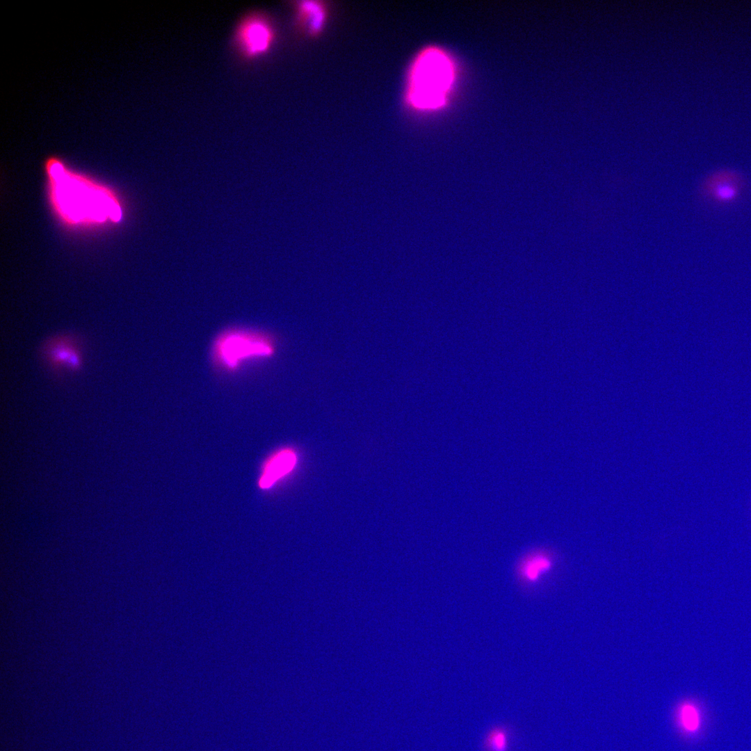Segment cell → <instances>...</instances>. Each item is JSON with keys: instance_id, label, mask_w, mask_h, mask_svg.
I'll list each match as a JSON object with an SVG mask.
<instances>
[{"instance_id": "1", "label": "cell", "mask_w": 751, "mask_h": 751, "mask_svg": "<svg viewBox=\"0 0 751 751\" xmlns=\"http://www.w3.org/2000/svg\"><path fill=\"white\" fill-rule=\"evenodd\" d=\"M45 170L50 204L65 225L95 226L122 220L120 200L105 184L71 170L55 156L47 159Z\"/></svg>"}, {"instance_id": "2", "label": "cell", "mask_w": 751, "mask_h": 751, "mask_svg": "<svg viewBox=\"0 0 751 751\" xmlns=\"http://www.w3.org/2000/svg\"><path fill=\"white\" fill-rule=\"evenodd\" d=\"M455 79L452 60L437 47L423 50L412 63L407 99L420 110H435L444 105Z\"/></svg>"}, {"instance_id": "3", "label": "cell", "mask_w": 751, "mask_h": 751, "mask_svg": "<svg viewBox=\"0 0 751 751\" xmlns=\"http://www.w3.org/2000/svg\"><path fill=\"white\" fill-rule=\"evenodd\" d=\"M274 352L273 340L266 334L238 328L223 332L212 347L214 362L228 371L237 370L245 362L271 357Z\"/></svg>"}, {"instance_id": "4", "label": "cell", "mask_w": 751, "mask_h": 751, "mask_svg": "<svg viewBox=\"0 0 751 751\" xmlns=\"http://www.w3.org/2000/svg\"><path fill=\"white\" fill-rule=\"evenodd\" d=\"M234 44L239 54L246 59H255L266 54L274 40L273 28L266 17L253 13L244 17L236 27Z\"/></svg>"}, {"instance_id": "5", "label": "cell", "mask_w": 751, "mask_h": 751, "mask_svg": "<svg viewBox=\"0 0 751 751\" xmlns=\"http://www.w3.org/2000/svg\"><path fill=\"white\" fill-rule=\"evenodd\" d=\"M746 180L738 171L720 168L707 174L701 182L700 193L708 202L729 206L740 200L746 189Z\"/></svg>"}, {"instance_id": "6", "label": "cell", "mask_w": 751, "mask_h": 751, "mask_svg": "<svg viewBox=\"0 0 751 751\" xmlns=\"http://www.w3.org/2000/svg\"><path fill=\"white\" fill-rule=\"evenodd\" d=\"M42 355L55 371H77L83 361L81 341L72 334H60L46 340Z\"/></svg>"}, {"instance_id": "7", "label": "cell", "mask_w": 751, "mask_h": 751, "mask_svg": "<svg viewBox=\"0 0 751 751\" xmlns=\"http://www.w3.org/2000/svg\"><path fill=\"white\" fill-rule=\"evenodd\" d=\"M296 462V455L289 449H282L275 453L264 466L259 480L260 488H270L280 478L290 472Z\"/></svg>"}, {"instance_id": "8", "label": "cell", "mask_w": 751, "mask_h": 751, "mask_svg": "<svg viewBox=\"0 0 751 751\" xmlns=\"http://www.w3.org/2000/svg\"><path fill=\"white\" fill-rule=\"evenodd\" d=\"M676 718L679 728L686 734H695L701 727V712L693 702L681 703L676 711Z\"/></svg>"}, {"instance_id": "9", "label": "cell", "mask_w": 751, "mask_h": 751, "mask_svg": "<svg viewBox=\"0 0 751 751\" xmlns=\"http://www.w3.org/2000/svg\"><path fill=\"white\" fill-rule=\"evenodd\" d=\"M512 734L511 728L507 725L494 726L483 737V751H510Z\"/></svg>"}, {"instance_id": "10", "label": "cell", "mask_w": 751, "mask_h": 751, "mask_svg": "<svg viewBox=\"0 0 751 751\" xmlns=\"http://www.w3.org/2000/svg\"><path fill=\"white\" fill-rule=\"evenodd\" d=\"M551 567V560L549 558L543 554H536L524 560L521 567V573L527 581L535 582Z\"/></svg>"}, {"instance_id": "11", "label": "cell", "mask_w": 751, "mask_h": 751, "mask_svg": "<svg viewBox=\"0 0 751 751\" xmlns=\"http://www.w3.org/2000/svg\"><path fill=\"white\" fill-rule=\"evenodd\" d=\"M300 10L308 22L312 31L319 29L323 22V11L318 4L313 1H304L300 5Z\"/></svg>"}]
</instances>
